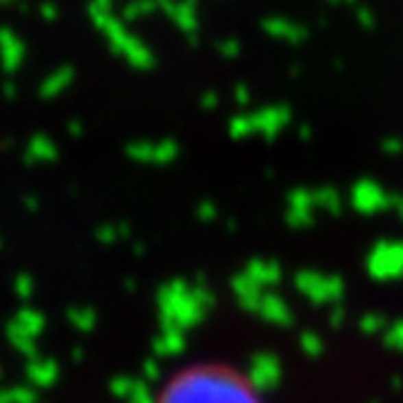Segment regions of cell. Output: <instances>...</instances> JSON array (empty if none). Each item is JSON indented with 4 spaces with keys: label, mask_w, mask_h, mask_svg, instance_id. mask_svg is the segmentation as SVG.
Returning <instances> with one entry per match:
<instances>
[{
    "label": "cell",
    "mask_w": 403,
    "mask_h": 403,
    "mask_svg": "<svg viewBox=\"0 0 403 403\" xmlns=\"http://www.w3.org/2000/svg\"><path fill=\"white\" fill-rule=\"evenodd\" d=\"M42 15H44V20H47V22H51V20H56V17H59V10H56L51 3H47V5H42Z\"/></svg>",
    "instance_id": "18"
},
{
    "label": "cell",
    "mask_w": 403,
    "mask_h": 403,
    "mask_svg": "<svg viewBox=\"0 0 403 403\" xmlns=\"http://www.w3.org/2000/svg\"><path fill=\"white\" fill-rule=\"evenodd\" d=\"M228 134H231L234 138H245V136L258 134L253 114H236V117L228 122Z\"/></svg>",
    "instance_id": "12"
},
{
    "label": "cell",
    "mask_w": 403,
    "mask_h": 403,
    "mask_svg": "<svg viewBox=\"0 0 403 403\" xmlns=\"http://www.w3.org/2000/svg\"><path fill=\"white\" fill-rule=\"evenodd\" d=\"M100 29L107 34L110 47L114 49V53H119V56L127 59L132 66H136V69H151V66H154V53H151V49L138 37H134L127 27H124L122 20H117V17L112 15L110 20L102 22Z\"/></svg>",
    "instance_id": "2"
},
{
    "label": "cell",
    "mask_w": 403,
    "mask_h": 403,
    "mask_svg": "<svg viewBox=\"0 0 403 403\" xmlns=\"http://www.w3.org/2000/svg\"><path fill=\"white\" fill-rule=\"evenodd\" d=\"M262 27H265V32L270 34V37L284 39V42H302V39L306 37L304 27H299L297 22H292V20H284V17H267V20L262 22Z\"/></svg>",
    "instance_id": "8"
},
{
    "label": "cell",
    "mask_w": 403,
    "mask_h": 403,
    "mask_svg": "<svg viewBox=\"0 0 403 403\" xmlns=\"http://www.w3.org/2000/svg\"><path fill=\"white\" fill-rule=\"evenodd\" d=\"M3 56H5V71L10 75L15 73L22 66V61H25V44H22V39L17 37L12 29H5V32H3Z\"/></svg>",
    "instance_id": "10"
},
{
    "label": "cell",
    "mask_w": 403,
    "mask_h": 403,
    "mask_svg": "<svg viewBox=\"0 0 403 403\" xmlns=\"http://www.w3.org/2000/svg\"><path fill=\"white\" fill-rule=\"evenodd\" d=\"M253 119L258 134H262L267 138H275L286 127V122H289V110L286 107H265V110L255 112Z\"/></svg>",
    "instance_id": "7"
},
{
    "label": "cell",
    "mask_w": 403,
    "mask_h": 403,
    "mask_svg": "<svg viewBox=\"0 0 403 403\" xmlns=\"http://www.w3.org/2000/svg\"><path fill=\"white\" fill-rule=\"evenodd\" d=\"M202 105H204V110H212V107H217L219 105L217 93H207V95H204V100H202Z\"/></svg>",
    "instance_id": "20"
},
{
    "label": "cell",
    "mask_w": 403,
    "mask_h": 403,
    "mask_svg": "<svg viewBox=\"0 0 403 403\" xmlns=\"http://www.w3.org/2000/svg\"><path fill=\"white\" fill-rule=\"evenodd\" d=\"M352 207L365 217H374L393 207V195H389L379 182L360 180L352 187Z\"/></svg>",
    "instance_id": "3"
},
{
    "label": "cell",
    "mask_w": 403,
    "mask_h": 403,
    "mask_svg": "<svg viewBox=\"0 0 403 403\" xmlns=\"http://www.w3.org/2000/svg\"><path fill=\"white\" fill-rule=\"evenodd\" d=\"M371 275L377 277H396L403 275V243L401 241H382L371 248L367 260Z\"/></svg>",
    "instance_id": "4"
},
{
    "label": "cell",
    "mask_w": 403,
    "mask_h": 403,
    "mask_svg": "<svg viewBox=\"0 0 403 403\" xmlns=\"http://www.w3.org/2000/svg\"><path fill=\"white\" fill-rule=\"evenodd\" d=\"M286 221L294 228H306L313 223V207L316 204V195L308 190H294L286 199Z\"/></svg>",
    "instance_id": "6"
},
{
    "label": "cell",
    "mask_w": 403,
    "mask_h": 403,
    "mask_svg": "<svg viewBox=\"0 0 403 403\" xmlns=\"http://www.w3.org/2000/svg\"><path fill=\"white\" fill-rule=\"evenodd\" d=\"M360 20H362V25H374V17H371V12H367V10H360Z\"/></svg>",
    "instance_id": "22"
},
{
    "label": "cell",
    "mask_w": 403,
    "mask_h": 403,
    "mask_svg": "<svg viewBox=\"0 0 403 403\" xmlns=\"http://www.w3.org/2000/svg\"><path fill=\"white\" fill-rule=\"evenodd\" d=\"M217 204H212V202H202L199 207H197V217L202 219V221H212V219H217Z\"/></svg>",
    "instance_id": "15"
},
{
    "label": "cell",
    "mask_w": 403,
    "mask_h": 403,
    "mask_svg": "<svg viewBox=\"0 0 403 403\" xmlns=\"http://www.w3.org/2000/svg\"><path fill=\"white\" fill-rule=\"evenodd\" d=\"M56 156H59L56 143H53L47 134H37V136H32L25 149L27 163H47V160H53Z\"/></svg>",
    "instance_id": "9"
},
{
    "label": "cell",
    "mask_w": 403,
    "mask_h": 403,
    "mask_svg": "<svg viewBox=\"0 0 403 403\" xmlns=\"http://www.w3.org/2000/svg\"><path fill=\"white\" fill-rule=\"evenodd\" d=\"M127 154L134 160H141V163H170V160L178 158V143L163 138V141H136L127 149Z\"/></svg>",
    "instance_id": "5"
},
{
    "label": "cell",
    "mask_w": 403,
    "mask_h": 403,
    "mask_svg": "<svg viewBox=\"0 0 403 403\" xmlns=\"http://www.w3.org/2000/svg\"><path fill=\"white\" fill-rule=\"evenodd\" d=\"M316 195V204H319L321 212H328V214H340V209H343V199H340V195L335 190H330V187H326V190L321 192H313Z\"/></svg>",
    "instance_id": "13"
},
{
    "label": "cell",
    "mask_w": 403,
    "mask_h": 403,
    "mask_svg": "<svg viewBox=\"0 0 403 403\" xmlns=\"http://www.w3.org/2000/svg\"><path fill=\"white\" fill-rule=\"evenodd\" d=\"M158 5V0H134L124 8V20H141V17H149L151 12L156 10Z\"/></svg>",
    "instance_id": "14"
},
{
    "label": "cell",
    "mask_w": 403,
    "mask_h": 403,
    "mask_svg": "<svg viewBox=\"0 0 403 403\" xmlns=\"http://www.w3.org/2000/svg\"><path fill=\"white\" fill-rule=\"evenodd\" d=\"M236 100H239L241 105H245V102L250 100V93H248V88H245V85H239V88H236Z\"/></svg>",
    "instance_id": "19"
},
{
    "label": "cell",
    "mask_w": 403,
    "mask_h": 403,
    "mask_svg": "<svg viewBox=\"0 0 403 403\" xmlns=\"http://www.w3.org/2000/svg\"><path fill=\"white\" fill-rule=\"evenodd\" d=\"M219 51H221L223 59H236L239 56V42L236 39H226V42L219 44Z\"/></svg>",
    "instance_id": "16"
},
{
    "label": "cell",
    "mask_w": 403,
    "mask_h": 403,
    "mask_svg": "<svg viewBox=\"0 0 403 403\" xmlns=\"http://www.w3.org/2000/svg\"><path fill=\"white\" fill-rule=\"evenodd\" d=\"M71 80H73V71H71V69L53 71V73L49 75V78L42 83V88H39V93H42V97H47V100H51V97L61 95V93H64L66 88H69Z\"/></svg>",
    "instance_id": "11"
},
{
    "label": "cell",
    "mask_w": 403,
    "mask_h": 403,
    "mask_svg": "<svg viewBox=\"0 0 403 403\" xmlns=\"http://www.w3.org/2000/svg\"><path fill=\"white\" fill-rule=\"evenodd\" d=\"M156 403H262V398L234 367L190 365L163 384Z\"/></svg>",
    "instance_id": "1"
},
{
    "label": "cell",
    "mask_w": 403,
    "mask_h": 403,
    "mask_svg": "<svg viewBox=\"0 0 403 403\" xmlns=\"http://www.w3.org/2000/svg\"><path fill=\"white\" fill-rule=\"evenodd\" d=\"M330 3H352V0H330Z\"/></svg>",
    "instance_id": "23"
},
{
    "label": "cell",
    "mask_w": 403,
    "mask_h": 403,
    "mask_svg": "<svg viewBox=\"0 0 403 403\" xmlns=\"http://www.w3.org/2000/svg\"><path fill=\"white\" fill-rule=\"evenodd\" d=\"M382 149L387 156H398V154H403V141L396 136H389L387 141L382 143Z\"/></svg>",
    "instance_id": "17"
},
{
    "label": "cell",
    "mask_w": 403,
    "mask_h": 403,
    "mask_svg": "<svg viewBox=\"0 0 403 403\" xmlns=\"http://www.w3.org/2000/svg\"><path fill=\"white\" fill-rule=\"evenodd\" d=\"M391 209L403 219V195H393V207Z\"/></svg>",
    "instance_id": "21"
}]
</instances>
